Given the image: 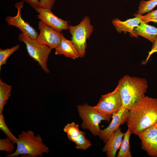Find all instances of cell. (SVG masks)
Returning a JSON list of instances; mask_svg holds the SVG:
<instances>
[{"label": "cell", "instance_id": "5b68a950", "mask_svg": "<svg viewBox=\"0 0 157 157\" xmlns=\"http://www.w3.org/2000/svg\"><path fill=\"white\" fill-rule=\"evenodd\" d=\"M18 40L26 45L28 56L37 62L42 69L47 73L50 72L47 66L49 56L52 49L49 46L30 38L22 33L19 34Z\"/></svg>", "mask_w": 157, "mask_h": 157}, {"label": "cell", "instance_id": "3957f363", "mask_svg": "<svg viewBox=\"0 0 157 157\" xmlns=\"http://www.w3.org/2000/svg\"><path fill=\"white\" fill-rule=\"evenodd\" d=\"M15 151L11 154H7L6 157H16L20 155L29 157H42L44 154L49 151V147L43 142L41 136L35 135L32 130L22 131L18 135Z\"/></svg>", "mask_w": 157, "mask_h": 157}, {"label": "cell", "instance_id": "9a60e30c", "mask_svg": "<svg viewBox=\"0 0 157 157\" xmlns=\"http://www.w3.org/2000/svg\"><path fill=\"white\" fill-rule=\"evenodd\" d=\"M133 32L137 37L138 35L142 36L153 44L157 36V28L142 21L135 28Z\"/></svg>", "mask_w": 157, "mask_h": 157}, {"label": "cell", "instance_id": "83f0119b", "mask_svg": "<svg viewBox=\"0 0 157 157\" xmlns=\"http://www.w3.org/2000/svg\"><path fill=\"white\" fill-rule=\"evenodd\" d=\"M153 44L151 50L149 52L146 59L145 60L142 62V64L145 65L149 61L150 57L152 55L155 53L157 52V36Z\"/></svg>", "mask_w": 157, "mask_h": 157}, {"label": "cell", "instance_id": "ac0fdd59", "mask_svg": "<svg viewBox=\"0 0 157 157\" xmlns=\"http://www.w3.org/2000/svg\"><path fill=\"white\" fill-rule=\"evenodd\" d=\"M141 144L142 148L148 155L157 157V135L148 141L141 142Z\"/></svg>", "mask_w": 157, "mask_h": 157}, {"label": "cell", "instance_id": "f1b7e54d", "mask_svg": "<svg viewBox=\"0 0 157 157\" xmlns=\"http://www.w3.org/2000/svg\"><path fill=\"white\" fill-rule=\"evenodd\" d=\"M23 1L29 4L35 10L39 7V0H22Z\"/></svg>", "mask_w": 157, "mask_h": 157}, {"label": "cell", "instance_id": "ba28073f", "mask_svg": "<svg viewBox=\"0 0 157 157\" xmlns=\"http://www.w3.org/2000/svg\"><path fill=\"white\" fill-rule=\"evenodd\" d=\"M38 29L40 31L37 40L40 43L46 45L52 49H55L59 45L63 34L41 21L38 24Z\"/></svg>", "mask_w": 157, "mask_h": 157}, {"label": "cell", "instance_id": "484cf974", "mask_svg": "<svg viewBox=\"0 0 157 157\" xmlns=\"http://www.w3.org/2000/svg\"><path fill=\"white\" fill-rule=\"evenodd\" d=\"M142 21L146 23L151 22H157V9L148 13L144 15H139Z\"/></svg>", "mask_w": 157, "mask_h": 157}, {"label": "cell", "instance_id": "6da1fadb", "mask_svg": "<svg viewBox=\"0 0 157 157\" xmlns=\"http://www.w3.org/2000/svg\"><path fill=\"white\" fill-rule=\"evenodd\" d=\"M157 122V98L145 96L130 110L126 121L131 134L137 135Z\"/></svg>", "mask_w": 157, "mask_h": 157}, {"label": "cell", "instance_id": "7c38bea8", "mask_svg": "<svg viewBox=\"0 0 157 157\" xmlns=\"http://www.w3.org/2000/svg\"><path fill=\"white\" fill-rule=\"evenodd\" d=\"M121 129L115 131L110 139L105 143L102 151L108 157L116 156L118 149L120 146L124 136Z\"/></svg>", "mask_w": 157, "mask_h": 157}, {"label": "cell", "instance_id": "f546056e", "mask_svg": "<svg viewBox=\"0 0 157 157\" xmlns=\"http://www.w3.org/2000/svg\"></svg>", "mask_w": 157, "mask_h": 157}, {"label": "cell", "instance_id": "44dd1931", "mask_svg": "<svg viewBox=\"0 0 157 157\" xmlns=\"http://www.w3.org/2000/svg\"><path fill=\"white\" fill-rule=\"evenodd\" d=\"M85 132L82 131L78 136L71 140L75 143L76 149L86 150L91 146V142L85 138Z\"/></svg>", "mask_w": 157, "mask_h": 157}, {"label": "cell", "instance_id": "52a82bcc", "mask_svg": "<svg viewBox=\"0 0 157 157\" xmlns=\"http://www.w3.org/2000/svg\"><path fill=\"white\" fill-rule=\"evenodd\" d=\"M93 107L101 113L111 116L122 107V101L117 86L112 92L101 96Z\"/></svg>", "mask_w": 157, "mask_h": 157}, {"label": "cell", "instance_id": "2e32d148", "mask_svg": "<svg viewBox=\"0 0 157 157\" xmlns=\"http://www.w3.org/2000/svg\"><path fill=\"white\" fill-rule=\"evenodd\" d=\"M11 85L3 82L0 78V113H2L4 106L11 95Z\"/></svg>", "mask_w": 157, "mask_h": 157}, {"label": "cell", "instance_id": "ffe728a7", "mask_svg": "<svg viewBox=\"0 0 157 157\" xmlns=\"http://www.w3.org/2000/svg\"><path fill=\"white\" fill-rule=\"evenodd\" d=\"M63 130L67 133L70 141L78 136L82 132L79 129L78 125L74 122L67 123L64 127Z\"/></svg>", "mask_w": 157, "mask_h": 157}, {"label": "cell", "instance_id": "7a4b0ae2", "mask_svg": "<svg viewBox=\"0 0 157 157\" xmlns=\"http://www.w3.org/2000/svg\"><path fill=\"white\" fill-rule=\"evenodd\" d=\"M117 86L122 107L129 110L145 96L148 85L145 78L126 75L119 80Z\"/></svg>", "mask_w": 157, "mask_h": 157}, {"label": "cell", "instance_id": "4316f807", "mask_svg": "<svg viewBox=\"0 0 157 157\" xmlns=\"http://www.w3.org/2000/svg\"><path fill=\"white\" fill-rule=\"evenodd\" d=\"M56 0H40L39 7L51 10Z\"/></svg>", "mask_w": 157, "mask_h": 157}, {"label": "cell", "instance_id": "30bf717a", "mask_svg": "<svg viewBox=\"0 0 157 157\" xmlns=\"http://www.w3.org/2000/svg\"><path fill=\"white\" fill-rule=\"evenodd\" d=\"M129 112V110L122 107L112 115L111 123L107 127L101 130L99 136L104 143L110 139L114 133L119 129L120 125L126 122Z\"/></svg>", "mask_w": 157, "mask_h": 157}, {"label": "cell", "instance_id": "9c48e42d", "mask_svg": "<svg viewBox=\"0 0 157 157\" xmlns=\"http://www.w3.org/2000/svg\"><path fill=\"white\" fill-rule=\"evenodd\" d=\"M24 2L23 1L16 3L15 7L17 12L15 16H8L5 18L6 21L8 25H13L19 28L22 33L26 34L30 38L37 40L38 34L35 29L25 22L21 16V11L23 8Z\"/></svg>", "mask_w": 157, "mask_h": 157}, {"label": "cell", "instance_id": "8992f818", "mask_svg": "<svg viewBox=\"0 0 157 157\" xmlns=\"http://www.w3.org/2000/svg\"><path fill=\"white\" fill-rule=\"evenodd\" d=\"M68 29L72 35L71 40L80 57L83 58L85 54L87 40L90 38L94 31L89 17L85 16L77 25H69Z\"/></svg>", "mask_w": 157, "mask_h": 157}, {"label": "cell", "instance_id": "7402d4cb", "mask_svg": "<svg viewBox=\"0 0 157 157\" xmlns=\"http://www.w3.org/2000/svg\"><path fill=\"white\" fill-rule=\"evenodd\" d=\"M157 135V122L137 135L141 142L148 141Z\"/></svg>", "mask_w": 157, "mask_h": 157}, {"label": "cell", "instance_id": "8fae6325", "mask_svg": "<svg viewBox=\"0 0 157 157\" xmlns=\"http://www.w3.org/2000/svg\"><path fill=\"white\" fill-rule=\"evenodd\" d=\"M35 11L38 13V18L45 24L60 32L68 29V22L56 16L51 10L39 7Z\"/></svg>", "mask_w": 157, "mask_h": 157}, {"label": "cell", "instance_id": "603a6c76", "mask_svg": "<svg viewBox=\"0 0 157 157\" xmlns=\"http://www.w3.org/2000/svg\"><path fill=\"white\" fill-rule=\"evenodd\" d=\"M20 47L19 44L14 46L11 48L4 49H0V71L2 66L6 64V61L8 58L15 52L18 50Z\"/></svg>", "mask_w": 157, "mask_h": 157}, {"label": "cell", "instance_id": "4fadbf2b", "mask_svg": "<svg viewBox=\"0 0 157 157\" xmlns=\"http://www.w3.org/2000/svg\"><path fill=\"white\" fill-rule=\"evenodd\" d=\"M141 18L138 16L135 17L122 21L119 19L115 18L112 21V23L116 30L118 32L122 31L128 32L134 37L137 38L134 33L133 31L142 22Z\"/></svg>", "mask_w": 157, "mask_h": 157}, {"label": "cell", "instance_id": "d4e9b609", "mask_svg": "<svg viewBox=\"0 0 157 157\" xmlns=\"http://www.w3.org/2000/svg\"><path fill=\"white\" fill-rule=\"evenodd\" d=\"M0 129L15 144H16L17 138L13 135L6 124L2 113H0Z\"/></svg>", "mask_w": 157, "mask_h": 157}, {"label": "cell", "instance_id": "d6986e66", "mask_svg": "<svg viewBox=\"0 0 157 157\" xmlns=\"http://www.w3.org/2000/svg\"><path fill=\"white\" fill-rule=\"evenodd\" d=\"M157 5V0H142L140 2L138 8V10L134 15H142L143 14L149 12Z\"/></svg>", "mask_w": 157, "mask_h": 157}, {"label": "cell", "instance_id": "cb8c5ba5", "mask_svg": "<svg viewBox=\"0 0 157 157\" xmlns=\"http://www.w3.org/2000/svg\"><path fill=\"white\" fill-rule=\"evenodd\" d=\"M15 144L7 136L6 138L0 139V150L6 151L8 154H12L15 149Z\"/></svg>", "mask_w": 157, "mask_h": 157}, {"label": "cell", "instance_id": "277c9868", "mask_svg": "<svg viewBox=\"0 0 157 157\" xmlns=\"http://www.w3.org/2000/svg\"><path fill=\"white\" fill-rule=\"evenodd\" d=\"M79 116L82 122L81 127L83 129L89 130L94 136H99L101 129L99 124L102 120L110 122L111 116L104 115L93 106L86 103L78 105L77 107Z\"/></svg>", "mask_w": 157, "mask_h": 157}, {"label": "cell", "instance_id": "e0dca14e", "mask_svg": "<svg viewBox=\"0 0 157 157\" xmlns=\"http://www.w3.org/2000/svg\"><path fill=\"white\" fill-rule=\"evenodd\" d=\"M131 132L128 129L124 133L123 138L122 140L120 148L118 153L117 157H132L129 143Z\"/></svg>", "mask_w": 157, "mask_h": 157}, {"label": "cell", "instance_id": "5bb4252c", "mask_svg": "<svg viewBox=\"0 0 157 157\" xmlns=\"http://www.w3.org/2000/svg\"><path fill=\"white\" fill-rule=\"evenodd\" d=\"M56 55H63L66 57L75 59L80 57L78 53L71 40L63 36L59 46L55 49Z\"/></svg>", "mask_w": 157, "mask_h": 157}]
</instances>
